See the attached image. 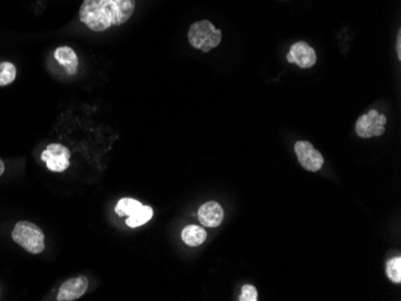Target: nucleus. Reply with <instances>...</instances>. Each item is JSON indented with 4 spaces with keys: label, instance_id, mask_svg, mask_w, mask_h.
Returning a JSON list of instances; mask_svg holds the SVG:
<instances>
[{
    "label": "nucleus",
    "instance_id": "7",
    "mask_svg": "<svg viewBox=\"0 0 401 301\" xmlns=\"http://www.w3.org/2000/svg\"><path fill=\"white\" fill-rule=\"evenodd\" d=\"M316 60L317 55L314 48L304 41L293 43L287 55V61L298 65L300 69H310L316 64Z\"/></svg>",
    "mask_w": 401,
    "mask_h": 301
},
{
    "label": "nucleus",
    "instance_id": "16",
    "mask_svg": "<svg viewBox=\"0 0 401 301\" xmlns=\"http://www.w3.org/2000/svg\"><path fill=\"white\" fill-rule=\"evenodd\" d=\"M257 289L251 284H245L242 287V294H240L239 301H257Z\"/></svg>",
    "mask_w": 401,
    "mask_h": 301
},
{
    "label": "nucleus",
    "instance_id": "1",
    "mask_svg": "<svg viewBox=\"0 0 401 301\" xmlns=\"http://www.w3.org/2000/svg\"><path fill=\"white\" fill-rule=\"evenodd\" d=\"M135 0H84L79 19L92 32H105L126 23L134 14Z\"/></svg>",
    "mask_w": 401,
    "mask_h": 301
},
{
    "label": "nucleus",
    "instance_id": "15",
    "mask_svg": "<svg viewBox=\"0 0 401 301\" xmlns=\"http://www.w3.org/2000/svg\"><path fill=\"white\" fill-rule=\"evenodd\" d=\"M386 273L389 280L393 283L401 282V258L395 257L391 260H388L387 266H386Z\"/></svg>",
    "mask_w": 401,
    "mask_h": 301
},
{
    "label": "nucleus",
    "instance_id": "11",
    "mask_svg": "<svg viewBox=\"0 0 401 301\" xmlns=\"http://www.w3.org/2000/svg\"><path fill=\"white\" fill-rule=\"evenodd\" d=\"M182 239L183 242L191 247L199 246L202 245L203 242H206L207 239V232L199 227V226H195V224H189L186 226L183 232H182Z\"/></svg>",
    "mask_w": 401,
    "mask_h": 301
},
{
    "label": "nucleus",
    "instance_id": "18",
    "mask_svg": "<svg viewBox=\"0 0 401 301\" xmlns=\"http://www.w3.org/2000/svg\"><path fill=\"white\" fill-rule=\"evenodd\" d=\"M4 171H5L4 162H3V161L0 160V175H1V174L4 173Z\"/></svg>",
    "mask_w": 401,
    "mask_h": 301
},
{
    "label": "nucleus",
    "instance_id": "3",
    "mask_svg": "<svg viewBox=\"0 0 401 301\" xmlns=\"http://www.w3.org/2000/svg\"><path fill=\"white\" fill-rule=\"evenodd\" d=\"M12 239L19 246L32 255L41 253L45 250V235L37 224L28 221H19L12 231Z\"/></svg>",
    "mask_w": 401,
    "mask_h": 301
},
{
    "label": "nucleus",
    "instance_id": "6",
    "mask_svg": "<svg viewBox=\"0 0 401 301\" xmlns=\"http://www.w3.org/2000/svg\"><path fill=\"white\" fill-rule=\"evenodd\" d=\"M295 151L303 168L309 172H318L322 168L324 159L321 155V153L316 150L310 142H297L295 144Z\"/></svg>",
    "mask_w": 401,
    "mask_h": 301
},
{
    "label": "nucleus",
    "instance_id": "5",
    "mask_svg": "<svg viewBox=\"0 0 401 301\" xmlns=\"http://www.w3.org/2000/svg\"><path fill=\"white\" fill-rule=\"evenodd\" d=\"M71 156L69 149L61 144H50L41 154V160L46 162L47 168L60 173L69 168V159Z\"/></svg>",
    "mask_w": 401,
    "mask_h": 301
},
{
    "label": "nucleus",
    "instance_id": "4",
    "mask_svg": "<svg viewBox=\"0 0 401 301\" xmlns=\"http://www.w3.org/2000/svg\"><path fill=\"white\" fill-rule=\"evenodd\" d=\"M387 118L380 115L378 110H371L368 115H363L355 123V133L362 138L378 137L386 131Z\"/></svg>",
    "mask_w": 401,
    "mask_h": 301
},
{
    "label": "nucleus",
    "instance_id": "2",
    "mask_svg": "<svg viewBox=\"0 0 401 301\" xmlns=\"http://www.w3.org/2000/svg\"><path fill=\"white\" fill-rule=\"evenodd\" d=\"M188 39H189L190 45L194 48L208 53L209 50L220 45L222 32L220 29L214 27L212 22L203 19L190 27Z\"/></svg>",
    "mask_w": 401,
    "mask_h": 301
},
{
    "label": "nucleus",
    "instance_id": "8",
    "mask_svg": "<svg viewBox=\"0 0 401 301\" xmlns=\"http://www.w3.org/2000/svg\"><path fill=\"white\" fill-rule=\"evenodd\" d=\"M88 289V280L84 276L70 278L65 281L60 287L57 300L58 301H72L79 299L86 294Z\"/></svg>",
    "mask_w": 401,
    "mask_h": 301
},
{
    "label": "nucleus",
    "instance_id": "10",
    "mask_svg": "<svg viewBox=\"0 0 401 301\" xmlns=\"http://www.w3.org/2000/svg\"><path fill=\"white\" fill-rule=\"evenodd\" d=\"M55 58L69 75H75L77 72L79 58L72 48L68 46L57 48L55 52Z\"/></svg>",
    "mask_w": 401,
    "mask_h": 301
},
{
    "label": "nucleus",
    "instance_id": "17",
    "mask_svg": "<svg viewBox=\"0 0 401 301\" xmlns=\"http://www.w3.org/2000/svg\"><path fill=\"white\" fill-rule=\"evenodd\" d=\"M397 52L399 59L401 58V32H398Z\"/></svg>",
    "mask_w": 401,
    "mask_h": 301
},
{
    "label": "nucleus",
    "instance_id": "12",
    "mask_svg": "<svg viewBox=\"0 0 401 301\" xmlns=\"http://www.w3.org/2000/svg\"><path fill=\"white\" fill-rule=\"evenodd\" d=\"M153 214H154V211L150 206H142L139 210H136L134 214L130 215L126 220V224L131 229L144 226V224H147L149 220L152 219Z\"/></svg>",
    "mask_w": 401,
    "mask_h": 301
},
{
    "label": "nucleus",
    "instance_id": "14",
    "mask_svg": "<svg viewBox=\"0 0 401 301\" xmlns=\"http://www.w3.org/2000/svg\"><path fill=\"white\" fill-rule=\"evenodd\" d=\"M16 68L12 63L9 61H4L0 64V87L4 86H9L10 83H12L16 78Z\"/></svg>",
    "mask_w": 401,
    "mask_h": 301
},
{
    "label": "nucleus",
    "instance_id": "13",
    "mask_svg": "<svg viewBox=\"0 0 401 301\" xmlns=\"http://www.w3.org/2000/svg\"><path fill=\"white\" fill-rule=\"evenodd\" d=\"M142 206L144 204L141 202L133 200V198H123L115 206V214L120 216V217L130 216V215L134 214L135 211L139 210Z\"/></svg>",
    "mask_w": 401,
    "mask_h": 301
},
{
    "label": "nucleus",
    "instance_id": "9",
    "mask_svg": "<svg viewBox=\"0 0 401 301\" xmlns=\"http://www.w3.org/2000/svg\"><path fill=\"white\" fill-rule=\"evenodd\" d=\"M199 220L204 227H219L224 221V209L217 202H207L199 209Z\"/></svg>",
    "mask_w": 401,
    "mask_h": 301
}]
</instances>
